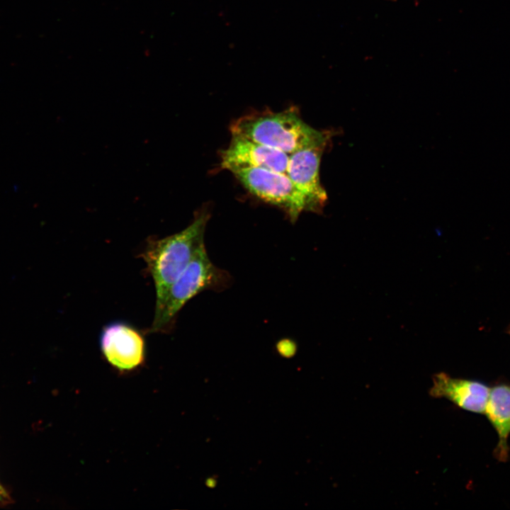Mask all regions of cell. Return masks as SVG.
Listing matches in <instances>:
<instances>
[{
  "label": "cell",
  "instance_id": "obj_1",
  "mask_svg": "<svg viewBox=\"0 0 510 510\" xmlns=\"http://www.w3.org/2000/svg\"><path fill=\"white\" fill-rule=\"evenodd\" d=\"M209 217V212L203 210L181 232L160 239H148L141 256L154 281L155 310L161 307L171 285L204 244Z\"/></svg>",
  "mask_w": 510,
  "mask_h": 510
},
{
  "label": "cell",
  "instance_id": "obj_2",
  "mask_svg": "<svg viewBox=\"0 0 510 510\" xmlns=\"http://www.w3.org/2000/svg\"><path fill=\"white\" fill-rule=\"evenodd\" d=\"M237 135L290 155L302 149L328 143L329 131L314 129L295 110L273 112L264 110L243 115L230 126Z\"/></svg>",
  "mask_w": 510,
  "mask_h": 510
},
{
  "label": "cell",
  "instance_id": "obj_3",
  "mask_svg": "<svg viewBox=\"0 0 510 510\" xmlns=\"http://www.w3.org/2000/svg\"><path fill=\"white\" fill-rule=\"evenodd\" d=\"M230 283L228 272L212 262L202 245L170 287L161 307L154 311L149 332L169 331L178 312L191 298L206 290L220 291Z\"/></svg>",
  "mask_w": 510,
  "mask_h": 510
},
{
  "label": "cell",
  "instance_id": "obj_4",
  "mask_svg": "<svg viewBox=\"0 0 510 510\" xmlns=\"http://www.w3.org/2000/svg\"><path fill=\"white\" fill-rule=\"evenodd\" d=\"M233 174L251 194L283 209L293 221L302 211L307 210L305 197L284 173L263 168H249Z\"/></svg>",
  "mask_w": 510,
  "mask_h": 510
},
{
  "label": "cell",
  "instance_id": "obj_5",
  "mask_svg": "<svg viewBox=\"0 0 510 510\" xmlns=\"http://www.w3.org/2000/svg\"><path fill=\"white\" fill-rule=\"evenodd\" d=\"M327 143L308 147L289 155L287 175L305 197L307 210H322L327 195L319 179L322 156Z\"/></svg>",
  "mask_w": 510,
  "mask_h": 510
},
{
  "label": "cell",
  "instance_id": "obj_6",
  "mask_svg": "<svg viewBox=\"0 0 510 510\" xmlns=\"http://www.w3.org/2000/svg\"><path fill=\"white\" fill-rule=\"evenodd\" d=\"M220 166L232 173L249 168H263L287 174L289 155L246 137L232 135L228 147L220 153Z\"/></svg>",
  "mask_w": 510,
  "mask_h": 510
},
{
  "label": "cell",
  "instance_id": "obj_7",
  "mask_svg": "<svg viewBox=\"0 0 510 510\" xmlns=\"http://www.w3.org/2000/svg\"><path fill=\"white\" fill-rule=\"evenodd\" d=\"M101 351L108 363L120 370H131L144 359L145 344L142 334L125 322L106 325L100 336Z\"/></svg>",
  "mask_w": 510,
  "mask_h": 510
},
{
  "label": "cell",
  "instance_id": "obj_8",
  "mask_svg": "<svg viewBox=\"0 0 510 510\" xmlns=\"http://www.w3.org/2000/svg\"><path fill=\"white\" fill-rule=\"evenodd\" d=\"M490 388L477 380L452 378L440 373L432 378L429 394L448 400L468 412L484 414Z\"/></svg>",
  "mask_w": 510,
  "mask_h": 510
},
{
  "label": "cell",
  "instance_id": "obj_9",
  "mask_svg": "<svg viewBox=\"0 0 510 510\" xmlns=\"http://www.w3.org/2000/svg\"><path fill=\"white\" fill-rule=\"evenodd\" d=\"M484 414L498 435L494 454L497 459L504 461L509 450L507 442L510 434V385L502 384L490 388Z\"/></svg>",
  "mask_w": 510,
  "mask_h": 510
},
{
  "label": "cell",
  "instance_id": "obj_10",
  "mask_svg": "<svg viewBox=\"0 0 510 510\" xmlns=\"http://www.w3.org/2000/svg\"><path fill=\"white\" fill-rule=\"evenodd\" d=\"M387 1H397V0H387Z\"/></svg>",
  "mask_w": 510,
  "mask_h": 510
},
{
  "label": "cell",
  "instance_id": "obj_11",
  "mask_svg": "<svg viewBox=\"0 0 510 510\" xmlns=\"http://www.w3.org/2000/svg\"><path fill=\"white\" fill-rule=\"evenodd\" d=\"M509 334H510V326H509Z\"/></svg>",
  "mask_w": 510,
  "mask_h": 510
},
{
  "label": "cell",
  "instance_id": "obj_12",
  "mask_svg": "<svg viewBox=\"0 0 510 510\" xmlns=\"http://www.w3.org/2000/svg\"><path fill=\"white\" fill-rule=\"evenodd\" d=\"M1 487H0V493H1Z\"/></svg>",
  "mask_w": 510,
  "mask_h": 510
},
{
  "label": "cell",
  "instance_id": "obj_13",
  "mask_svg": "<svg viewBox=\"0 0 510 510\" xmlns=\"http://www.w3.org/2000/svg\"><path fill=\"white\" fill-rule=\"evenodd\" d=\"M0 499H1V495H0Z\"/></svg>",
  "mask_w": 510,
  "mask_h": 510
}]
</instances>
